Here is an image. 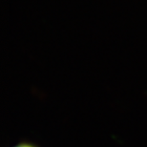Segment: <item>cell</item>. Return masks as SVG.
<instances>
[{"mask_svg":"<svg viewBox=\"0 0 147 147\" xmlns=\"http://www.w3.org/2000/svg\"><path fill=\"white\" fill-rule=\"evenodd\" d=\"M11 147H39V146H37L36 144H34V143L31 142H26V140H24V142H20L17 144Z\"/></svg>","mask_w":147,"mask_h":147,"instance_id":"6da1fadb","label":"cell"}]
</instances>
